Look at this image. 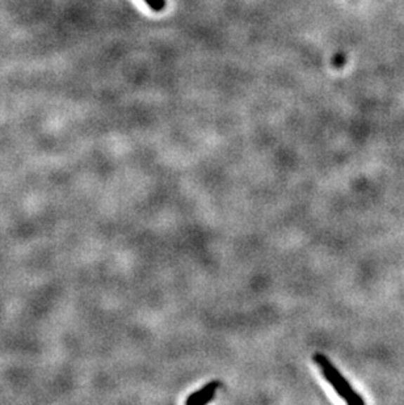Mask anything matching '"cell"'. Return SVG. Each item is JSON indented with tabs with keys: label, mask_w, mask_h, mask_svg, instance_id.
Masks as SVG:
<instances>
[{
	"label": "cell",
	"mask_w": 404,
	"mask_h": 405,
	"mask_svg": "<svg viewBox=\"0 0 404 405\" xmlns=\"http://www.w3.org/2000/svg\"><path fill=\"white\" fill-rule=\"evenodd\" d=\"M314 362L320 369L325 380L335 390L339 397H341L346 404L363 405L365 400L351 383L345 379V376L336 369L335 365L322 353H316Z\"/></svg>",
	"instance_id": "6da1fadb"
},
{
	"label": "cell",
	"mask_w": 404,
	"mask_h": 405,
	"mask_svg": "<svg viewBox=\"0 0 404 405\" xmlns=\"http://www.w3.org/2000/svg\"><path fill=\"white\" fill-rule=\"evenodd\" d=\"M221 385L219 380H211L209 382L207 385H204L202 388H200L196 392L190 394L188 396L185 400L187 405H205L216 396L218 388Z\"/></svg>",
	"instance_id": "7a4b0ae2"
},
{
	"label": "cell",
	"mask_w": 404,
	"mask_h": 405,
	"mask_svg": "<svg viewBox=\"0 0 404 405\" xmlns=\"http://www.w3.org/2000/svg\"><path fill=\"white\" fill-rule=\"evenodd\" d=\"M148 10L155 12V13H160L167 8V0H142Z\"/></svg>",
	"instance_id": "3957f363"
}]
</instances>
